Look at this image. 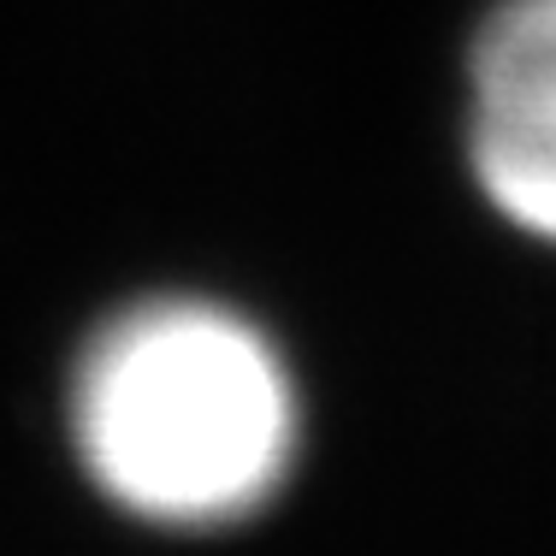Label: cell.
Segmentation results:
<instances>
[{
  "instance_id": "obj_2",
  "label": "cell",
  "mask_w": 556,
  "mask_h": 556,
  "mask_svg": "<svg viewBox=\"0 0 556 556\" xmlns=\"http://www.w3.org/2000/svg\"><path fill=\"white\" fill-rule=\"evenodd\" d=\"M468 166L497 219L556 243V0H497L468 48Z\"/></svg>"
},
{
  "instance_id": "obj_1",
  "label": "cell",
  "mask_w": 556,
  "mask_h": 556,
  "mask_svg": "<svg viewBox=\"0 0 556 556\" xmlns=\"http://www.w3.org/2000/svg\"><path fill=\"white\" fill-rule=\"evenodd\" d=\"M89 480L154 527H231L296 468L302 403L278 343L207 296L113 314L72 374Z\"/></svg>"
}]
</instances>
